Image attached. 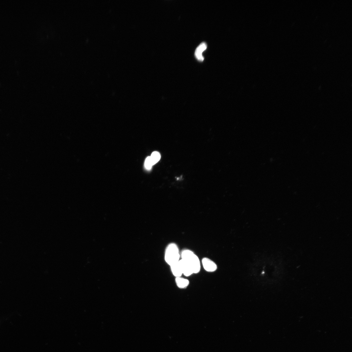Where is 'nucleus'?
<instances>
[{
	"instance_id": "f257e3e1",
	"label": "nucleus",
	"mask_w": 352,
	"mask_h": 352,
	"mask_svg": "<svg viewBox=\"0 0 352 352\" xmlns=\"http://www.w3.org/2000/svg\"><path fill=\"white\" fill-rule=\"evenodd\" d=\"M181 258L189 265L192 268L194 274L200 272L201 269L200 261L199 258L192 251L189 250H183L180 254Z\"/></svg>"
},
{
	"instance_id": "f03ea898",
	"label": "nucleus",
	"mask_w": 352,
	"mask_h": 352,
	"mask_svg": "<svg viewBox=\"0 0 352 352\" xmlns=\"http://www.w3.org/2000/svg\"><path fill=\"white\" fill-rule=\"evenodd\" d=\"M180 256L179 248L176 244L171 243L168 245L166 249L164 259L168 265L170 266L177 263Z\"/></svg>"
},
{
	"instance_id": "7ed1b4c3",
	"label": "nucleus",
	"mask_w": 352,
	"mask_h": 352,
	"mask_svg": "<svg viewBox=\"0 0 352 352\" xmlns=\"http://www.w3.org/2000/svg\"><path fill=\"white\" fill-rule=\"evenodd\" d=\"M202 265L205 270L208 272H213L217 269V266L216 263L210 259L205 257L202 261Z\"/></svg>"
},
{
	"instance_id": "20e7f679",
	"label": "nucleus",
	"mask_w": 352,
	"mask_h": 352,
	"mask_svg": "<svg viewBox=\"0 0 352 352\" xmlns=\"http://www.w3.org/2000/svg\"><path fill=\"white\" fill-rule=\"evenodd\" d=\"M179 263L183 275L188 277L194 274L192 268L185 261L181 259Z\"/></svg>"
},
{
	"instance_id": "39448f33",
	"label": "nucleus",
	"mask_w": 352,
	"mask_h": 352,
	"mask_svg": "<svg viewBox=\"0 0 352 352\" xmlns=\"http://www.w3.org/2000/svg\"><path fill=\"white\" fill-rule=\"evenodd\" d=\"M207 45L206 43L203 42L196 49L195 56L198 61L203 62L204 60V58L203 56V53L207 49Z\"/></svg>"
},
{
	"instance_id": "423d86ee",
	"label": "nucleus",
	"mask_w": 352,
	"mask_h": 352,
	"mask_svg": "<svg viewBox=\"0 0 352 352\" xmlns=\"http://www.w3.org/2000/svg\"><path fill=\"white\" fill-rule=\"evenodd\" d=\"M175 282L177 287L180 289L187 288L190 284V281L181 277L175 278Z\"/></svg>"
},
{
	"instance_id": "0eeeda50",
	"label": "nucleus",
	"mask_w": 352,
	"mask_h": 352,
	"mask_svg": "<svg viewBox=\"0 0 352 352\" xmlns=\"http://www.w3.org/2000/svg\"><path fill=\"white\" fill-rule=\"evenodd\" d=\"M170 267L173 275L175 278L181 277L183 274L179 265V261L171 265Z\"/></svg>"
},
{
	"instance_id": "6e6552de",
	"label": "nucleus",
	"mask_w": 352,
	"mask_h": 352,
	"mask_svg": "<svg viewBox=\"0 0 352 352\" xmlns=\"http://www.w3.org/2000/svg\"><path fill=\"white\" fill-rule=\"evenodd\" d=\"M150 157L153 165H155L159 161L161 158L160 153L157 151H155L153 152L151 156Z\"/></svg>"
},
{
	"instance_id": "1a4fd4ad",
	"label": "nucleus",
	"mask_w": 352,
	"mask_h": 352,
	"mask_svg": "<svg viewBox=\"0 0 352 352\" xmlns=\"http://www.w3.org/2000/svg\"><path fill=\"white\" fill-rule=\"evenodd\" d=\"M145 165L147 169L150 170L151 169L153 165L150 156L148 157L146 159Z\"/></svg>"
}]
</instances>
